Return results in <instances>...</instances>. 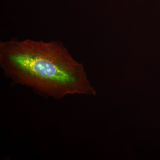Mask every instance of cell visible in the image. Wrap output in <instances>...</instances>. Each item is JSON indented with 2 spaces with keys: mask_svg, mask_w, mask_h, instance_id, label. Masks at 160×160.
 <instances>
[{
  "mask_svg": "<svg viewBox=\"0 0 160 160\" xmlns=\"http://www.w3.org/2000/svg\"><path fill=\"white\" fill-rule=\"evenodd\" d=\"M0 66L16 85L55 98L68 95H95L82 64L62 43L13 38L0 42Z\"/></svg>",
  "mask_w": 160,
  "mask_h": 160,
  "instance_id": "cell-1",
  "label": "cell"
}]
</instances>
